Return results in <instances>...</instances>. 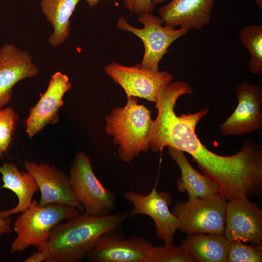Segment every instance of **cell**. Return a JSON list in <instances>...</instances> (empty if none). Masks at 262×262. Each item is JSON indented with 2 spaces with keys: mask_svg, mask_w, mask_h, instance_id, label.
<instances>
[{
  "mask_svg": "<svg viewBox=\"0 0 262 262\" xmlns=\"http://www.w3.org/2000/svg\"><path fill=\"white\" fill-rule=\"evenodd\" d=\"M125 197L133 206L130 216L137 214L148 216L154 223L160 239L165 244H173L175 233L179 229V220L169 209L168 206L172 202L169 193L158 192L154 187L147 195L128 191Z\"/></svg>",
  "mask_w": 262,
  "mask_h": 262,
  "instance_id": "9c48e42d",
  "label": "cell"
},
{
  "mask_svg": "<svg viewBox=\"0 0 262 262\" xmlns=\"http://www.w3.org/2000/svg\"><path fill=\"white\" fill-rule=\"evenodd\" d=\"M124 107L113 108L105 117V130L119 146L120 159L129 163L149 149V135L153 122L151 111L138 103L136 97H127Z\"/></svg>",
  "mask_w": 262,
  "mask_h": 262,
  "instance_id": "3957f363",
  "label": "cell"
},
{
  "mask_svg": "<svg viewBox=\"0 0 262 262\" xmlns=\"http://www.w3.org/2000/svg\"><path fill=\"white\" fill-rule=\"evenodd\" d=\"M155 5L152 0H124V7L139 16L145 14H152Z\"/></svg>",
  "mask_w": 262,
  "mask_h": 262,
  "instance_id": "d4e9b609",
  "label": "cell"
},
{
  "mask_svg": "<svg viewBox=\"0 0 262 262\" xmlns=\"http://www.w3.org/2000/svg\"><path fill=\"white\" fill-rule=\"evenodd\" d=\"M46 259V256L44 251L38 250L34 253L23 262H45Z\"/></svg>",
  "mask_w": 262,
  "mask_h": 262,
  "instance_id": "4316f807",
  "label": "cell"
},
{
  "mask_svg": "<svg viewBox=\"0 0 262 262\" xmlns=\"http://www.w3.org/2000/svg\"><path fill=\"white\" fill-rule=\"evenodd\" d=\"M239 38L250 55L247 64L249 71L260 74L262 71V25L246 26L241 30Z\"/></svg>",
  "mask_w": 262,
  "mask_h": 262,
  "instance_id": "44dd1931",
  "label": "cell"
},
{
  "mask_svg": "<svg viewBox=\"0 0 262 262\" xmlns=\"http://www.w3.org/2000/svg\"><path fill=\"white\" fill-rule=\"evenodd\" d=\"M216 0H172L159 9L164 25L188 31L199 30L210 22Z\"/></svg>",
  "mask_w": 262,
  "mask_h": 262,
  "instance_id": "2e32d148",
  "label": "cell"
},
{
  "mask_svg": "<svg viewBox=\"0 0 262 262\" xmlns=\"http://www.w3.org/2000/svg\"><path fill=\"white\" fill-rule=\"evenodd\" d=\"M17 119L12 107L0 108V157L7 151L10 145Z\"/></svg>",
  "mask_w": 262,
  "mask_h": 262,
  "instance_id": "cb8c5ba5",
  "label": "cell"
},
{
  "mask_svg": "<svg viewBox=\"0 0 262 262\" xmlns=\"http://www.w3.org/2000/svg\"><path fill=\"white\" fill-rule=\"evenodd\" d=\"M25 168L33 177L40 191L38 205L41 207L52 204L72 205L84 213L82 205L72 191L69 177L63 171L47 163H36L25 161Z\"/></svg>",
  "mask_w": 262,
  "mask_h": 262,
  "instance_id": "4fadbf2b",
  "label": "cell"
},
{
  "mask_svg": "<svg viewBox=\"0 0 262 262\" xmlns=\"http://www.w3.org/2000/svg\"><path fill=\"white\" fill-rule=\"evenodd\" d=\"M118 229L102 234L86 258L91 262H147L152 244L145 238H125Z\"/></svg>",
  "mask_w": 262,
  "mask_h": 262,
  "instance_id": "7c38bea8",
  "label": "cell"
},
{
  "mask_svg": "<svg viewBox=\"0 0 262 262\" xmlns=\"http://www.w3.org/2000/svg\"><path fill=\"white\" fill-rule=\"evenodd\" d=\"M82 213L75 207L67 204H52L41 207L35 200L18 216L14 223L16 234L11 245V253L22 251L30 246L41 250L47 244L53 228L64 220Z\"/></svg>",
  "mask_w": 262,
  "mask_h": 262,
  "instance_id": "277c9868",
  "label": "cell"
},
{
  "mask_svg": "<svg viewBox=\"0 0 262 262\" xmlns=\"http://www.w3.org/2000/svg\"><path fill=\"white\" fill-rule=\"evenodd\" d=\"M105 73L124 90L127 97H134L157 102L160 91L172 82L168 71L154 70L140 64L125 66L113 62L104 68Z\"/></svg>",
  "mask_w": 262,
  "mask_h": 262,
  "instance_id": "ba28073f",
  "label": "cell"
},
{
  "mask_svg": "<svg viewBox=\"0 0 262 262\" xmlns=\"http://www.w3.org/2000/svg\"><path fill=\"white\" fill-rule=\"evenodd\" d=\"M85 0L90 7H93L96 5L98 2L101 0Z\"/></svg>",
  "mask_w": 262,
  "mask_h": 262,
  "instance_id": "83f0119b",
  "label": "cell"
},
{
  "mask_svg": "<svg viewBox=\"0 0 262 262\" xmlns=\"http://www.w3.org/2000/svg\"><path fill=\"white\" fill-rule=\"evenodd\" d=\"M0 173L3 183L0 186V189L5 188L12 191L18 199L17 204L13 208L0 211V217L5 218L27 209L39 188L31 174L28 172H20L14 163H4L0 165Z\"/></svg>",
  "mask_w": 262,
  "mask_h": 262,
  "instance_id": "ac0fdd59",
  "label": "cell"
},
{
  "mask_svg": "<svg viewBox=\"0 0 262 262\" xmlns=\"http://www.w3.org/2000/svg\"><path fill=\"white\" fill-rule=\"evenodd\" d=\"M39 70L30 54L14 44H6L0 48V108L11 99L13 88L19 81L33 78Z\"/></svg>",
  "mask_w": 262,
  "mask_h": 262,
  "instance_id": "9a60e30c",
  "label": "cell"
},
{
  "mask_svg": "<svg viewBox=\"0 0 262 262\" xmlns=\"http://www.w3.org/2000/svg\"><path fill=\"white\" fill-rule=\"evenodd\" d=\"M147 262H193L185 247L180 245L165 244L162 246H150Z\"/></svg>",
  "mask_w": 262,
  "mask_h": 262,
  "instance_id": "7402d4cb",
  "label": "cell"
},
{
  "mask_svg": "<svg viewBox=\"0 0 262 262\" xmlns=\"http://www.w3.org/2000/svg\"><path fill=\"white\" fill-rule=\"evenodd\" d=\"M224 235L229 241L257 244L262 241V209L246 197L227 201Z\"/></svg>",
  "mask_w": 262,
  "mask_h": 262,
  "instance_id": "30bf717a",
  "label": "cell"
},
{
  "mask_svg": "<svg viewBox=\"0 0 262 262\" xmlns=\"http://www.w3.org/2000/svg\"><path fill=\"white\" fill-rule=\"evenodd\" d=\"M80 0H41V10L53 28L48 39L52 47L62 45L68 37L70 19Z\"/></svg>",
  "mask_w": 262,
  "mask_h": 262,
  "instance_id": "ffe728a7",
  "label": "cell"
},
{
  "mask_svg": "<svg viewBox=\"0 0 262 262\" xmlns=\"http://www.w3.org/2000/svg\"><path fill=\"white\" fill-rule=\"evenodd\" d=\"M71 83L67 75L58 71L53 74L48 88L36 105L30 110L26 120V131L32 138L49 124H55L59 119V111L63 105V97L70 90Z\"/></svg>",
  "mask_w": 262,
  "mask_h": 262,
  "instance_id": "5bb4252c",
  "label": "cell"
},
{
  "mask_svg": "<svg viewBox=\"0 0 262 262\" xmlns=\"http://www.w3.org/2000/svg\"><path fill=\"white\" fill-rule=\"evenodd\" d=\"M189 84L178 81L171 82L160 92L155 108L156 119L152 123L149 148L154 152L171 147L192 156L203 174L219 187L227 200L237 197L250 198L262 192V147L247 138L235 154L222 156L209 150L196 133L198 122L208 113L205 108L195 113L176 115L178 98L190 94Z\"/></svg>",
  "mask_w": 262,
  "mask_h": 262,
  "instance_id": "6da1fadb",
  "label": "cell"
},
{
  "mask_svg": "<svg viewBox=\"0 0 262 262\" xmlns=\"http://www.w3.org/2000/svg\"><path fill=\"white\" fill-rule=\"evenodd\" d=\"M237 106L220 126L225 136L245 135L262 128V88L257 84L243 82L236 89Z\"/></svg>",
  "mask_w": 262,
  "mask_h": 262,
  "instance_id": "8fae6325",
  "label": "cell"
},
{
  "mask_svg": "<svg viewBox=\"0 0 262 262\" xmlns=\"http://www.w3.org/2000/svg\"><path fill=\"white\" fill-rule=\"evenodd\" d=\"M255 2L260 10H262V0H254Z\"/></svg>",
  "mask_w": 262,
  "mask_h": 262,
  "instance_id": "f1b7e54d",
  "label": "cell"
},
{
  "mask_svg": "<svg viewBox=\"0 0 262 262\" xmlns=\"http://www.w3.org/2000/svg\"><path fill=\"white\" fill-rule=\"evenodd\" d=\"M138 20L144 25L142 28H137L129 24L123 17H119L116 26L119 29L131 32L143 42L145 52L141 63L143 67L154 70H159V64L169 47L189 31L175 29L163 26L162 18L152 14H145L138 16Z\"/></svg>",
  "mask_w": 262,
  "mask_h": 262,
  "instance_id": "52a82bcc",
  "label": "cell"
},
{
  "mask_svg": "<svg viewBox=\"0 0 262 262\" xmlns=\"http://www.w3.org/2000/svg\"><path fill=\"white\" fill-rule=\"evenodd\" d=\"M167 147L169 155L180 170V177L176 182L179 192H187L189 200L221 193L219 187L213 180L191 165L183 151L171 147Z\"/></svg>",
  "mask_w": 262,
  "mask_h": 262,
  "instance_id": "e0dca14e",
  "label": "cell"
},
{
  "mask_svg": "<svg viewBox=\"0 0 262 262\" xmlns=\"http://www.w3.org/2000/svg\"><path fill=\"white\" fill-rule=\"evenodd\" d=\"M129 212H116L106 216L82 213L59 223L52 229L44 251L45 262H79L86 257L104 233L118 229L129 217Z\"/></svg>",
  "mask_w": 262,
  "mask_h": 262,
  "instance_id": "7a4b0ae2",
  "label": "cell"
},
{
  "mask_svg": "<svg viewBox=\"0 0 262 262\" xmlns=\"http://www.w3.org/2000/svg\"><path fill=\"white\" fill-rule=\"evenodd\" d=\"M229 243L223 233H197L187 234L181 245L193 262H227Z\"/></svg>",
  "mask_w": 262,
  "mask_h": 262,
  "instance_id": "d6986e66",
  "label": "cell"
},
{
  "mask_svg": "<svg viewBox=\"0 0 262 262\" xmlns=\"http://www.w3.org/2000/svg\"><path fill=\"white\" fill-rule=\"evenodd\" d=\"M227 200L220 194L177 201L172 213L179 220V229L191 234L224 233Z\"/></svg>",
  "mask_w": 262,
  "mask_h": 262,
  "instance_id": "8992f818",
  "label": "cell"
},
{
  "mask_svg": "<svg viewBox=\"0 0 262 262\" xmlns=\"http://www.w3.org/2000/svg\"><path fill=\"white\" fill-rule=\"evenodd\" d=\"M262 262V243L248 245L241 241L230 242L227 262Z\"/></svg>",
  "mask_w": 262,
  "mask_h": 262,
  "instance_id": "603a6c76",
  "label": "cell"
},
{
  "mask_svg": "<svg viewBox=\"0 0 262 262\" xmlns=\"http://www.w3.org/2000/svg\"><path fill=\"white\" fill-rule=\"evenodd\" d=\"M12 220L10 217L2 218L0 217V236L12 232Z\"/></svg>",
  "mask_w": 262,
  "mask_h": 262,
  "instance_id": "484cf974",
  "label": "cell"
},
{
  "mask_svg": "<svg viewBox=\"0 0 262 262\" xmlns=\"http://www.w3.org/2000/svg\"><path fill=\"white\" fill-rule=\"evenodd\" d=\"M153 3L156 5L158 4L164 2L166 0H152Z\"/></svg>",
  "mask_w": 262,
  "mask_h": 262,
  "instance_id": "f546056e",
  "label": "cell"
},
{
  "mask_svg": "<svg viewBox=\"0 0 262 262\" xmlns=\"http://www.w3.org/2000/svg\"><path fill=\"white\" fill-rule=\"evenodd\" d=\"M69 177L74 195L82 205L84 213L106 216L114 211L117 199L115 194L99 181L93 171L90 158L82 151L76 152Z\"/></svg>",
  "mask_w": 262,
  "mask_h": 262,
  "instance_id": "5b68a950",
  "label": "cell"
}]
</instances>
